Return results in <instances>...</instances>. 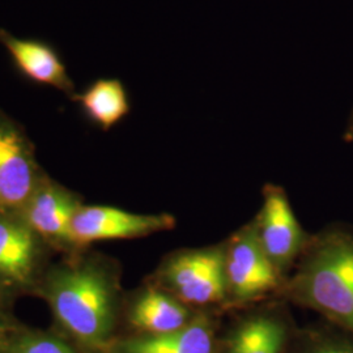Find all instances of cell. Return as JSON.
Segmentation results:
<instances>
[{
	"mask_svg": "<svg viewBox=\"0 0 353 353\" xmlns=\"http://www.w3.org/2000/svg\"><path fill=\"white\" fill-rule=\"evenodd\" d=\"M287 293L353 334V232L331 228L307 242Z\"/></svg>",
	"mask_w": 353,
	"mask_h": 353,
	"instance_id": "6da1fadb",
	"label": "cell"
},
{
	"mask_svg": "<svg viewBox=\"0 0 353 353\" xmlns=\"http://www.w3.org/2000/svg\"><path fill=\"white\" fill-rule=\"evenodd\" d=\"M48 296L58 321L79 341L99 347L109 339L115 292L112 279L101 267L79 265L55 272Z\"/></svg>",
	"mask_w": 353,
	"mask_h": 353,
	"instance_id": "7a4b0ae2",
	"label": "cell"
},
{
	"mask_svg": "<svg viewBox=\"0 0 353 353\" xmlns=\"http://www.w3.org/2000/svg\"><path fill=\"white\" fill-rule=\"evenodd\" d=\"M166 288L185 305H210L228 296L225 248L179 252L161 270Z\"/></svg>",
	"mask_w": 353,
	"mask_h": 353,
	"instance_id": "3957f363",
	"label": "cell"
},
{
	"mask_svg": "<svg viewBox=\"0 0 353 353\" xmlns=\"http://www.w3.org/2000/svg\"><path fill=\"white\" fill-rule=\"evenodd\" d=\"M225 275L228 294L239 303L254 301L278 288L280 272L263 250L255 223L228 243Z\"/></svg>",
	"mask_w": 353,
	"mask_h": 353,
	"instance_id": "277c9868",
	"label": "cell"
},
{
	"mask_svg": "<svg viewBox=\"0 0 353 353\" xmlns=\"http://www.w3.org/2000/svg\"><path fill=\"white\" fill-rule=\"evenodd\" d=\"M176 220L170 214H138L106 205L79 207L71 225L70 241L89 243L94 241L143 237L169 230Z\"/></svg>",
	"mask_w": 353,
	"mask_h": 353,
	"instance_id": "5b68a950",
	"label": "cell"
},
{
	"mask_svg": "<svg viewBox=\"0 0 353 353\" xmlns=\"http://www.w3.org/2000/svg\"><path fill=\"white\" fill-rule=\"evenodd\" d=\"M255 225L263 250L281 275L307 245L284 190L265 188V203Z\"/></svg>",
	"mask_w": 353,
	"mask_h": 353,
	"instance_id": "8992f818",
	"label": "cell"
},
{
	"mask_svg": "<svg viewBox=\"0 0 353 353\" xmlns=\"http://www.w3.org/2000/svg\"><path fill=\"white\" fill-rule=\"evenodd\" d=\"M36 173L30 143L19 127L0 114V205H26L37 188Z\"/></svg>",
	"mask_w": 353,
	"mask_h": 353,
	"instance_id": "52a82bcc",
	"label": "cell"
},
{
	"mask_svg": "<svg viewBox=\"0 0 353 353\" xmlns=\"http://www.w3.org/2000/svg\"><path fill=\"white\" fill-rule=\"evenodd\" d=\"M0 43L8 51L17 70L29 80L75 96L74 81L59 54L49 43L16 37L6 29H0Z\"/></svg>",
	"mask_w": 353,
	"mask_h": 353,
	"instance_id": "ba28073f",
	"label": "cell"
},
{
	"mask_svg": "<svg viewBox=\"0 0 353 353\" xmlns=\"http://www.w3.org/2000/svg\"><path fill=\"white\" fill-rule=\"evenodd\" d=\"M26 225L49 239L68 240L79 204L62 189L43 185L34 189L26 205Z\"/></svg>",
	"mask_w": 353,
	"mask_h": 353,
	"instance_id": "9c48e42d",
	"label": "cell"
},
{
	"mask_svg": "<svg viewBox=\"0 0 353 353\" xmlns=\"http://www.w3.org/2000/svg\"><path fill=\"white\" fill-rule=\"evenodd\" d=\"M36 258L34 232L26 223L0 217V283H26L33 274Z\"/></svg>",
	"mask_w": 353,
	"mask_h": 353,
	"instance_id": "30bf717a",
	"label": "cell"
},
{
	"mask_svg": "<svg viewBox=\"0 0 353 353\" xmlns=\"http://www.w3.org/2000/svg\"><path fill=\"white\" fill-rule=\"evenodd\" d=\"M131 323L150 335L174 332L189 325L191 313L174 296L159 290H148L135 301L131 314Z\"/></svg>",
	"mask_w": 353,
	"mask_h": 353,
	"instance_id": "8fae6325",
	"label": "cell"
},
{
	"mask_svg": "<svg viewBox=\"0 0 353 353\" xmlns=\"http://www.w3.org/2000/svg\"><path fill=\"white\" fill-rule=\"evenodd\" d=\"M125 351L127 353H214V332L205 319L196 318L174 332L127 341Z\"/></svg>",
	"mask_w": 353,
	"mask_h": 353,
	"instance_id": "7c38bea8",
	"label": "cell"
},
{
	"mask_svg": "<svg viewBox=\"0 0 353 353\" xmlns=\"http://www.w3.org/2000/svg\"><path fill=\"white\" fill-rule=\"evenodd\" d=\"M83 110L102 130L119 123L130 113L128 93L119 79H99L83 93L75 94Z\"/></svg>",
	"mask_w": 353,
	"mask_h": 353,
	"instance_id": "4fadbf2b",
	"label": "cell"
},
{
	"mask_svg": "<svg viewBox=\"0 0 353 353\" xmlns=\"http://www.w3.org/2000/svg\"><path fill=\"white\" fill-rule=\"evenodd\" d=\"M285 339L287 328L279 318L259 314L233 332L228 353H281Z\"/></svg>",
	"mask_w": 353,
	"mask_h": 353,
	"instance_id": "5bb4252c",
	"label": "cell"
},
{
	"mask_svg": "<svg viewBox=\"0 0 353 353\" xmlns=\"http://www.w3.org/2000/svg\"><path fill=\"white\" fill-rule=\"evenodd\" d=\"M10 353H75L63 341L45 335H26L16 341Z\"/></svg>",
	"mask_w": 353,
	"mask_h": 353,
	"instance_id": "9a60e30c",
	"label": "cell"
},
{
	"mask_svg": "<svg viewBox=\"0 0 353 353\" xmlns=\"http://www.w3.org/2000/svg\"><path fill=\"white\" fill-rule=\"evenodd\" d=\"M306 353H353V345L347 343L328 341L322 343Z\"/></svg>",
	"mask_w": 353,
	"mask_h": 353,
	"instance_id": "2e32d148",
	"label": "cell"
},
{
	"mask_svg": "<svg viewBox=\"0 0 353 353\" xmlns=\"http://www.w3.org/2000/svg\"><path fill=\"white\" fill-rule=\"evenodd\" d=\"M344 140L347 143H353V110L350 118H348V122H347V126H345V131H344V135H343Z\"/></svg>",
	"mask_w": 353,
	"mask_h": 353,
	"instance_id": "e0dca14e",
	"label": "cell"
}]
</instances>
